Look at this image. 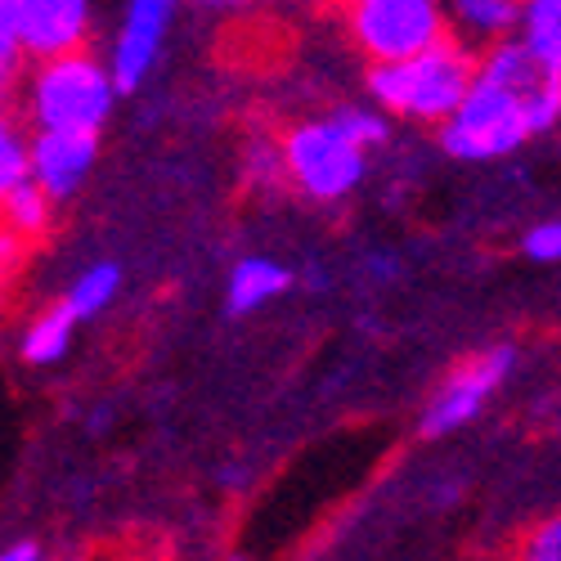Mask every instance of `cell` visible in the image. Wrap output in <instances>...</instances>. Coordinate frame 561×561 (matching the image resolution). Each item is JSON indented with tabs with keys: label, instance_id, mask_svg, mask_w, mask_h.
I'll use <instances>...</instances> for the list:
<instances>
[{
	"label": "cell",
	"instance_id": "cell-1",
	"mask_svg": "<svg viewBox=\"0 0 561 561\" xmlns=\"http://www.w3.org/2000/svg\"><path fill=\"white\" fill-rule=\"evenodd\" d=\"M557 104H561V77H543L539 85L522 90V85H507V81L477 72L462 104L436 126L440 149L458 162L507 158L526 139L557 126Z\"/></svg>",
	"mask_w": 561,
	"mask_h": 561
},
{
	"label": "cell",
	"instance_id": "cell-2",
	"mask_svg": "<svg viewBox=\"0 0 561 561\" xmlns=\"http://www.w3.org/2000/svg\"><path fill=\"white\" fill-rule=\"evenodd\" d=\"M477 81V55L445 36L427 50L391 64H368V100L391 117L440 126Z\"/></svg>",
	"mask_w": 561,
	"mask_h": 561
},
{
	"label": "cell",
	"instance_id": "cell-3",
	"mask_svg": "<svg viewBox=\"0 0 561 561\" xmlns=\"http://www.w3.org/2000/svg\"><path fill=\"white\" fill-rule=\"evenodd\" d=\"M122 90L113 68L85 50H64L50 59H36L27 77V122L32 130H104Z\"/></svg>",
	"mask_w": 561,
	"mask_h": 561
},
{
	"label": "cell",
	"instance_id": "cell-4",
	"mask_svg": "<svg viewBox=\"0 0 561 561\" xmlns=\"http://www.w3.org/2000/svg\"><path fill=\"white\" fill-rule=\"evenodd\" d=\"M284 167L288 184L310 203H342L368 175V149L329 113L297 122L284 135Z\"/></svg>",
	"mask_w": 561,
	"mask_h": 561
},
{
	"label": "cell",
	"instance_id": "cell-5",
	"mask_svg": "<svg viewBox=\"0 0 561 561\" xmlns=\"http://www.w3.org/2000/svg\"><path fill=\"white\" fill-rule=\"evenodd\" d=\"M346 27L368 64L409 59L454 32L445 0H346Z\"/></svg>",
	"mask_w": 561,
	"mask_h": 561
},
{
	"label": "cell",
	"instance_id": "cell-6",
	"mask_svg": "<svg viewBox=\"0 0 561 561\" xmlns=\"http://www.w3.org/2000/svg\"><path fill=\"white\" fill-rule=\"evenodd\" d=\"M512 364H517V351L512 346H494V351H481L467 364H458L449 378L436 387L432 404L423 409V436L436 440V436H449V432L472 423V417L490 404V396L507 382Z\"/></svg>",
	"mask_w": 561,
	"mask_h": 561
},
{
	"label": "cell",
	"instance_id": "cell-7",
	"mask_svg": "<svg viewBox=\"0 0 561 561\" xmlns=\"http://www.w3.org/2000/svg\"><path fill=\"white\" fill-rule=\"evenodd\" d=\"M175 10H180V0H126V14H122V27L113 36V55H108V68H113V81L122 95L139 90L145 77L153 72L162 45L171 36Z\"/></svg>",
	"mask_w": 561,
	"mask_h": 561
},
{
	"label": "cell",
	"instance_id": "cell-8",
	"mask_svg": "<svg viewBox=\"0 0 561 561\" xmlns=\"http://www.w3.org/2000/svg\"><path fill=\"white\" fill-rule=\"evenodd\" d=\"M95 162H100L95 130H32V180L55 203L77 198Z\"/></svg>",
	"mask_w": 561,
	"mask_h": 561
},
{
	"label": "cell",
	"instance_id": "cell-9",
	"mask_svg": "<svg viewBox=\"0 0 561 561\" xmlns=\"http://www.w3.org/2000/svg\"><path fill=\"white\" fill-rule=\"evenodd\" d=\"M27 59L81 50L90 32V0H5Z\"/></svg>",
	"mask_w": 561,
	"mask_h": 561
},
{
	"label": "cell",
	"instance_id": "cell-10",
	"mask_svg": "<svg viewBox=\"0 0 561 561\" xmlns=\"http://www.w3.org/2000/svg\"><path fill=\"white\" fill-rule=\"evenodd\" d=\"M293 288V270L278 265L270 256H243L239 265L229 270L225 284V310L229 314H252L261 306H270L274 297H284Z\"/></svg>",
	"mask_w": 561,
	"mask_h": 561
},
{
	"label": "cell",
	"instance_id": "cell-11",
	"mask_svg": "<svg viewBox=\"0 0 561 561\" xmlns=\"http://www.w3.org/2000/svg\"><path fill=\"white\" fill-rule=\"evenodd\" d=\"M449 5V23L477 45L517 36L522 23V5L526 0H445Z\"/></svg>",
	"mask_w": 561,
	"mask_h": 561
},
{
	"label": "cell",
	"instance_id": "cell-12",
	"mask_svg": "<svg viewBox=\"0 0 561 561\" xmlns=\"http://www.w3.org/2000/svg\"><path fill=\"white\" fill-rule=\"evenodd\" d=\"M77 323H81V319L68 310V301H59V306H50V310H41V314L27 323L23 342H19L23 359H27V364H36V368L59 364V359L68 355V346H72Z\"/></svg>",
	"mask_w": 561,
	"mask_h": 561
},
{
	"label": "cell",
	"instance_id": "cell-13",
	"mask_svg": "<svg viewBox=\"0 0 561 561\" xmlns=\"http://www.w3.org/2000/svg\"><path fill=\"white\" fill-rule=\"evenodd\" d=\"M517 41L535 55V64L561 77V0H526Z\"/></svg>",
	"mask_w": 561,
	"mask_h": 561
},
{
	"label": "cell",
	"instance_id": "cell-14",
	"mask_svg": "<svg viewBox=\"0 0 561 561\" xmlns=\"http://www.w3.org/2000/svg\"><path fill=\"white\" fill-rule=\"evenodd\" d=\"M55 198L41 190L36 180H27V184H19V190L0 203V225H10L14 233H23L27 243H36V239H45L50 233V225H55Z\"/></svg>",
	"mask_w": 561,
	"mask_h": 561
},
{
	"label": "cell",
	"instance_id": "cell-15",
	"mask_svg": "<svg viewBox=\"0 0 561 561\" xmlns=\"http://www.w3.org/2000/svg\"><path fill=\"white\" fill-rule=\"evenodd\" d=\"M122 293V265L113 261H95V265H85L77 278H72V288H68V310L85 323V319H95L113 306V297Z\"/></svg>",
	"mask_w": 561,
	"mask_h": 561
},
{
	"label": "cell",
	"instance_id": "cell-16",
	"mask_svg": "<svg viewBox=\"0 0 561 561\" xmlns=\"http://www.w3.org/2000/svg\"><path fill=\"white\" fill-rule=\"evenodd\" d=\"M32 180V130L0 108V203Z\"/></svg>",
	"mask_w": 561,
	"mask_h": 561
},
{
	"label": "cell",
	"instance_id": "cell-17",
	"mask_svg": "<svg viewBox=\"0 0 561 561\" xmlns=\"http://www.w3.org/2000/svg\"><path fill=\"white\" fill-rule=\"evenodd\" d=\"M333 117L359 139L364 149H378V145H387V139H391V113H382L378 104H373V108L368 104H346Z\"/></svg>",
	"mask_w": 561,
	"mask_h": 561
},
{
	"label": "cell",
	"instance_id": "cell-18",
	"mask_svg": "<svg viewBox=\"0 0 561 561\" xmlns=\"http://www.w3.org/2000/svg\"><path fill=\"white\" fill-rule=\"evenodd\" d=\"M248 180L252 184H265V190H274V184L288 180V167H284V139H252L248 145Z\"/></svg>",
	"mask_w": 561,
	"mask_h": 561
},
{
	"label": "cell",
	"instance_id": "cell-19",
	"mask_svg": "<svg viewBox=\"0 0 561 561\" xmlns=\"http://www.w3.org/2000/svg\"><path fill=\"white\" fill-rule=\"evenodd\" d=\"M522 252L539 265H557L561 261V220H539L535 229H526Z\"/></svg>",
	"mask_w": 561,
	"mask_h": 561
},
{
	"label": "cell",
	"instance_id": "cell-20",
	"mask_svg": "<svg viewBox=\"0 0 561 561\" xmlns=\"http://www.w3.org/2000/svg\"><path fill=\"white\" fill-rule=\"evenodd\" d=\"M522 552L535 557V561H561V517H548L543 526H535L526 535Z\"/></svg>",
	"mask_w": 561,
	"mask_h": 561
},
{
	"label": "cell",
	"instance_id": "cell-21",
	"mask_svg": "<svg viewBox=\"0 0 561 561\" xmlns=\"http://www.w3.org/2000/svg\"><path fill=\"white\" fill-rule=\"evenodd\" d=\"M23 64V41L14 32V19L5 10V0H0V68H19Z\"/></svg>",
	"mask_w": 561,
	"mask_h": 561
},
{
	"label": "cell",
	"instance_id": "cell-22",
	"mask_svg": "<svg viewBox=\"0 0 561 561\" xmlns=\"http://www.w3.org/2000/svg\"><path fill=\"white\" fill-rule=\"evenodd\" d=\"M27 252V239L23 233H14L10 225H0V274H10Z\"/></svg>",
	"mask_w": 561,
	"mask_h": 561
},
{
	"label": "cell",
	"instance_id": "cell-23",
	"mask_svg": "<svg viewBox=\"0 0 561 561\" xmlns=\"http://www.w3.org/2000/svg\"><path fill=\"white\" fill-rule=\"evenodd\" d=\"M41 557H45V548L36 539H19V543L0 548V561H41Z\"/></svg>",
	"mask_w": 561,
	"mask_h": 561
},
{
	"label": "cell",
	"instance_id": "cell-24",
	"mask_svg": "<svg viewBox=\"0 0 561 561\" xmlns=\"http://www.w3.org/2000/svg\"><path fill=\"white\" fill-rule=\"evenodd\" d=\"M14 81H19V68H0V108H5V100H10Z\"/></svg>",
	"mask_w": 561,
	"mask_h": 561
},
{
	"label": "cell",
	"instance_id": "cell-25",
	"mask_svg": "<svg viewBox=\"0 0 561 561\" xmlns=\"http://www.w3.org/2000/svg\"><path fill=\"white\" fill-rule=\"evenodd\" d=\"M203 10H233V5H248V0H198Z\"/></svg>",
	"mask_w": 561,
	"mask_h": 561
},
{
	"label": "cell",
	"instance_id": "cell-26",
	"mask_svg": "<svg viewBox=\"0 0 561 561\" xmlns=\"http://www.w3.org/2000/svg\"><path fill=\"white\" fill-rule=\"evenodd\" d=\"M557 126H561V104H557Z\"/></svg>",
	"mask_w": 561,
	"mask_h": 561
}]
</instances>
